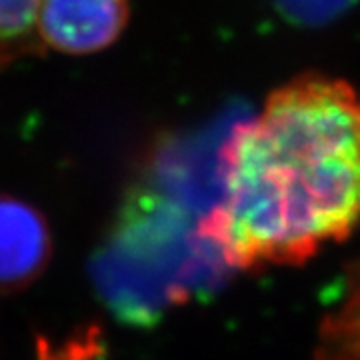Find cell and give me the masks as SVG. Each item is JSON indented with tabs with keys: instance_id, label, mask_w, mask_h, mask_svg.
Returning a JSON list of instances; mask_svg holds the SVG:
<instances>
[{
	"instance_id": "277c9868",
	"label": "cell",
	"mask_w": 360,
	"mask_h": 360,
	"mask_svg": "<svg viewBox=\"0 0 360 360\" xmlns=\"http://www.w3.org/2000/svg\"><path fill=\"white\" fill-rule=\"evenodd\" d=\"M39 0H0V70L44 51L37 30Z\"/></svg>"
},
{
	"instance_id": "3957f363",
	"label": "cell",
	"mask_w": 360,
	"mask_h": 360,
	"mask_svg": "<svg viewBox=\"0 0 360 360\" xmlns=\"http://www.w3.org/2000/svg\"><path fill=\"white\" fill-rule=\"evenodd\" d=\"M51 226L37 206L0 194V295L22 290L46 270Z\"/></svg>"
},
{
	"instance_id": "6da1fadb",
	"label": "cell",
	"mask_w": 360,
	"mask_h": 360,
	"mask_svg": "<svg viewBox=\"0 0 360 360\" xmlns=\"http://www.w3.org/2000/svg\"><path fill=\"white\" fill-rule=\"evenodd\" d=\"M202 224L236 269L302 264L360 229V90L304 75L232 130Z\"/></svg>"
},
{
	"instance_id": "7a4b0ae2",
	"label": "cell",
	"mask_w": 360,
	"mask_h": 360,
	"mask_svg": "<svg viewBox=\"0 0 360 360\" xmlns=\"http://www.w3.org/2000/svg\"><path fill=\"white\" fill-rule=\"evenodd\" d=\"M129 14V0H39L37 30L44 49L90 54L122 34Z\"/></svg>"
},
{
	"instance_id": "5b68a950",
	"label": "cell",
	"mask_w": 360,
	"mask_h": 360,
	"mask_svg": "<svg viewBox=\"0 0 360 360\" xmlns=\"http://www.w3.org/2000/svg\"><path fill=\"white\" fill-rule=\"evenodd\" d=\"M34 354V360H98L103 354L101 330L96 326H86L58 345L46 336H39Z\"/></svg>"
}]
</instances>
